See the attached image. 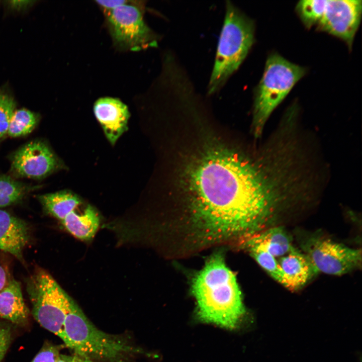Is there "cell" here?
I'll list each match as a JSON object with an SVG mask.
<instances>
[{
    "instance_id": "3",
    "label": "cell",
    "mask_w": 362,
    "mask_h": 362,
    "mask_svg": "<svg viewBox=\"0 0 362 362\" xmlns=\"http://www.w3.org/2000/svg\"><path fill=\"white\" fill-rule=\"evenodd\" d=\"M64 343L82 358L109 362H125L141 352L125 338L98 329L72 300L63 324Z\"/></svg>"
},
{
    "instance_id": "23",
    "label": "cell",
    "mask_w": 362,
    "mask_h": 362,
    "mask_svg": "<svg viewBox=\"0 0 362 362\" xmlns=\"http://www.w3.org/2000/svg\"><path fill=\"white\" fill-rule=\"evenodd\" d=\"M59 354L56 346L45 343L31 362H56Z\"/></svg>"
},
{
    "instance_id": "21",
    "label": "cell",
    "mask_w": 362,
    "mask_h": 362,
    "mask_svg": "<svg viewBox=\"0 0 362 362\" xmlns=\"http://www.w3.org/2000/svg\"><path fill=\"white\" fill-rule=\"evenodd\" d=\"M245 249L271 277L282 285L283 273L276 257L260 249L248 248Z\"/></svg>"
},
{
    "instance_id": "22",
    "label": "cell",
    "mask_w": 362,
    "mask_h": 362,
    "mask_svg": "<svg viewBox=\"0 0 362 362\" xmlns=\"http://www.w3.org/2000/svg\"><path fill=\"white\" fill-rule=\"evenodd\" d=\"M15 108L16 102L12 96L5 90L0 89V140L7 134Z\"/></svg>"
},
{
    "instance_id": "28",
    "label": "cell",
    "mask_w": 362,
    "mask_h": 362,
    "mask_svg": "<svg viewBox=\"0 0 362 362\" xmlns=\"http://www.w3.org/2000/svg\"><path fill=\"white\" fill-rule=\"evenodd\" d=\"M82 362H93L92 360L87 358H83Z\"/></svg>"
},
{
    "instance_id": "10",
    "label": "cell",
    "mask_w": 362,
    "mask_h": 362,
    "mask_svg": "<svg viewBox=\"0 0 362 362\" xmlns=\"http://www.w3.org/2000/svg\"><path fill=\"white\" fill-rule=\"evenodd\" d=\"M11 169L16 175L41 179L54 171L59 161L49 146L41 140L31 141L17 150L11 159Z\"/></svg>"
},
{
    "instance_id": "27",
    "label": "cell",
    "mask_w": 362,
    "mask_h": 362,
    "mask_svg": "<svg viewBox=\"0 0 362 362\" xmlns=\"http://www.w3.org/2000/svg\"><path fill=\"white\" fill-rule=\"evenodd\" d=\"M9 279L4 267L0 264V291L2 290L7 284Z\"/></svg>"
},
{
    "instance_id": "14",
    "label": "cell",
    "mask_w": 362,
    "mask_h": 362,
    "mask_svg": "<svg viewBox=\"0 0 362 362\" xmlns=\"http://www.w3.org/2000/svg\"><path fill=\"white\" fill-rule=\"evenodd\" d=\"M244 248H256L281 257L295 249L289 233L282 226L269 227L241 239Z\"/></svg>"
},
{
    "instance_id": "26",
    "label": "cell",
    "mask_w": 362,
    "mask_h": 362,
    "mask_svg": "<svg viewBox=\"0 0 362 362\" xmlns=\"http://www.w3.org/2000/svg\"><path fill=\"white\" fill-rule=\"evenodd\" d=\"M83 358L77 355H67L60 354L56 362H82Z\"/></svg>"
},
{
    "instance_id": "1",
    "label": "cell",
    "mask_w": 362,
    "mask_h": 362,
    "mask_svg": "<svg viewBox=\"0 0 362 362\" xmlns=\"http://www.w3.org/2000/svg\"><path fill=\"white\" fill-rule=\"evenodd\" d=\"M179 161L175 189L205 242L263 230L297 197L292 163L270 141L250 155L207 137L184 151Z\"/></svg>"
},
{
    "instance_id": "25",
    "label": "cell",
    "mask_w": 362,
    "mask_h": 362,
    "mask_svg": "<svg viewBox=\"0 0 362 362\" xmlns=\"http://www.w3.org/2000/svg\"><path fill=\"white\" fill-rule=\"evenodd\" d=\"M128 1L113 0V1H97L96 2L103 10L104 12H108L116 8H117L125 3Z\"/></svg>"
},
{
    "instance_id": "19",
    "label": "cell",
    "mask_w": 362,
    "mask_h": 362,
    "mask_svg": "<svg viewBox=\"0 0 362 362\" xmlns=\"http://www.w3.org/2000/svg\"><path fill=\"white\" fill-rule=\"evenodd\" d=\"M327 0H302L296 6V10L305 26L310 28L320 20Z\"/></svg>"
},
{
    "instance_id": "11",
    "label": "cell",
    "mask_w": 362,
    "mask_h": 362,
    "mask_svg": "<svg viewBox=\"0 0 362 362\" xmlns=\"http://www.w3.org/2000/svg\"><path fill=\"white\" fill-rule=\"evenodd\" d=\"M94 112L112 145L127 130L130 113L127 106L117 98L104 97L94 104Z\"/></svg>"
},
{
    "instance_id": "5",
    "label": "cell",
    "mask_w": 362,
    "mask_h": 362,
    "mask_svg": "<svg viewBox=\"0 0 362 362\" xmlns=\"http://www.w3.org/2000/svg\"><path fill=\"white\" fill-rule=\"evenodd\" d=\"M306 73L305 68L279 54L268 56L254 92L252 130L255 138L261 137L273 112Z\"/></svg>"
},
{
    "instance_id": "9",
    "label": "cell",
    "mask_w": 362,
    "mask_h": 362,
    "mask_svg": "<svg viewBox=\"0 0 362 362\" xmlns=\"http://www.w3.org/2000/svg\"><path fill=\"white\" fill-rule=\"evenodd\" d=\"M361 10V0H327L316 28L340 38L351 49L360 24Z\"/></svg>"
},
{
    "instance_id": "20",
    "label": "cell",
    "mask_w": 362,
    "mask_h": 362,
    "mask_svg": "<svg viewBox=\"0 0 362 362\" xmlns=\"http://www.w3.org/2000/svg\"><path fill=\"white\" fill-rule=\"evenodd\" d=\"M28 190L23 184L10 176L0 175V208L21 200Z\"/></svg>"
},
{
    "instance_id": "8",
    "label": "cell",
    "mask_w": 362,
    "mask_h": 362,
    "mask_svg": "<svg viewBox=\"0 0 362 362\" xmlns=\"http://www.w3.org/2000/svg\"><path fill=\"white\" fill-rule=\"evenodd\" d=\"M303 252L319 273L334 276L347 274L360 267V249L347 246L330 239L312 236L301 244Z\"/></svg>"
},
{
    "instance_id": "6",
    "label": "cell",
    "mask_w": 362,
    "mask_h": 362,
    "mask_svg": "<svg viewBox=\"0 0 362 362\" xmlns=\"http://www.w3.org/2000/svg\"><path fill=\"white\" fill-rule=\"evenodd\" d=\"M34 318L65 341L63 324L72 299L47 272L39 269L27 285Z\"/></svg>"
},
{
    "instance_id": "15",
    "label": "cell",
    "mask_w": 362,
    "mask_h": 362,
    "mask_svg": "<svg viewBox=\"0 0 362 362\" xmlns=\"http://www.w3.org/2000/svg\"><path fill=\"white\" fill-rule=\"evenodd\" d=\"M29 315L20 283L14 279H9L0 291V318L22 325L27 321Z\"/></svg>"
},
{
    "instance_id": "16",
    "label": "cell",
    "mask_w": 362,
    "mask_h": 362,
    "mask_svg": "<svg viewBox=\"0 0 362 362\" xmlns=\"http://www.w3.org/2000/svg\"><path fill=\"white\" fill-rule=\"evenodd\" d=\"M61 222L74 237L82 241H89L95 236L99 229L100 218L97 210L88 205L82 213H78L74 210Z\"/></svg>"
},
{
    "instance_id": "12",
    "label": "cell",
    "mask_w": 362,
    "mask_h": 362,
    "mask_svg": "<svg viewBox=\"0 0 362 362\" xmlns=\"http://www.w3.org/2000/svg\"><path fill=\"white\" fill-rule=\"evenodd\" d=\"M278 261L283 273L282 285L291 291L301 289L319 273L309 258L296 248Z\"/></svg>"
},
{
    "instance_id": "4",
    "label": "cell",
    "mask_w": 362,
    "mask_h": 362,
    "mask_svg": "<svg viewBox=\"0 0 362 362\" xmlns=\"http://www.w3.org/2000/svg\"><path fill=\"white\" fill-rule=\"evenodd\" d=\"M223 25L207 88L209 95L219 90L239 68L254 42V24L230 1L226 3Z\"/></svg>"
},
{
    "instance_id": "18",
    "label": "cell",
    "mask_w": 362,
    "mask_h": 362,
    "mask_svg": "<svg viewBox=\"0 0 362 362\" xmlns=\"http://www.w3.org/2000/svg\"><path fill=\"white\" fill-rule=\"evenodd\" d=\"M39 121L37 114L23 108L15 110L11 118L7 134L12 137H19L30 133Z\"/></svg>"
},
{
    "instance_id": "7",
    "label": "cell",
    "mask_w": 362,
    "mask_h": 362,
    "mask_svg": "<svg viewBox=\"0 0 362 362\" xmlns=\"http://www.w3.org/2000/svg\"><path fill=\"white\" fill-rule=\"evenodd\" d=\"M139 2L129 1L105 13L114 44L121 50L137 51L157 47L158 37L146 24L143 5Z\"/></svg>"
},
{
    "instance_id": "13",
    "label": "cell",
    "mask_w": 362,
    "mask_h": 362,
    "mask_svg": "<svg viewBox=\"0 0 362 362\" xmlns=\"http://www.w3.org/2000/svg\"><path fill=\"white\" fill-rule=\"evenodd\" d=\"M29 239L27 224L9 212L0 210V250L21 260L23 249Z\"/></svg>"
},
{
    "instance_id": "17",
    "label": "cell",
    "mask_w": 362,
    "mask_h": 362,
    "mask_svg": "<svg viewBox=\"0 0 362 362\" xmlns=\"http://www.w3.org/2000/svg\"><path fill=\"white\" fill-rule=\"evenodd\" d=\"M38 198L46 212L61 222L81 203L77 195L67 191L39 195Z\"/></svg>"
},
{
    "instance_id": "2",
    "label": "cell",
    "mask_w": 362,
    "mask_h": 362,
    "mask_svg": "<svg viewBox=\"0 0 362 362\" xmlns=\"http://www.w3.org/2000/svg\"><path fill=\"white\" fill-rule=\"evenodd\" d=\"M192 292L197 316L203 322L233 329L245 314L241 293L235 276L221 253H215L194 278Z\"/></svg>"
},
{
    "instance_id": "24",
    "label": "cell",
    "mask_w": 362,
    "mask_h": 362,
    "mask_svg": "<svg viewBox=\"0 0 362 362\" xmlns=\"http://www.w3.org/2000/svg\"><path fill=\"white\" fill-rule=\"evenodd\" d=\"M10 327L0 324V362L6 353L12 339Z\"/></svg>"
}]
</instances>
